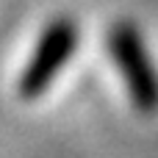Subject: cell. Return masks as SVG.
Returning <instances> with one entry per match:
<instances>
[{
  "instance_id": "6da1fadb",
  "label": "cell",
  "mask_w": 158,
  "mask_h": 158,
  "mask_svg": "<svg viewBox=\"0 0 158 158\" xmlns=\"http://www.w3.org/2000/svg\"><path fill=\"white\" fill-rule=\"evenodd\" d=\"M111 58L131 92V100L139 111H158V72L156 64L142 42V33L133 22H117L108 33Z\"/></svg>"
},
{
  "instance_id": "7a4b0ae2",
  "label": "cell",
  "mask_w": 158,
  "mask_h": 158,
  "mask_svg": "<svg viewBox=\"0 0 158 158\" xmlns=\"http://www.w3.org/2000/svg\"><path fill=\"white\" fill-rule=\"evenodd\" d=\"M75 47H78V25L69 17L53 19L42 31V36L33 47V56L28 58V64L19 75V94L25 100H36L56 81V75L69 64Z\"/></svg>"
}]
</instances>
